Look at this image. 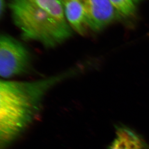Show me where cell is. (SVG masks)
I'll return each mask as SVG.
<instances>
[{"label": "cell", "instance_id": "8992f818", "mask_svg": "<svg viewBox=\"0 0 149 149\" xmlns=\"http://www.w3.org/2000/svg\"><path fill=\"white\" fill-rule=\"evenodd\" d=\"M61 2L70 27L79 34L84 35L88 28L81 0H61Z\"/></svg>", "mask_w": 149, "mask_h": 149}, {"label": "cell", "instance_id": "9c48e42d", "mask_svg": "<svg viewBox=\"0 0 149 149\" xmlns=\"http://www.w3.org/2000/svg\"><path fill=\"white\" fill-rule=\"evenodd\" d=\"M5 1L4 0H0V15L1 17H2L3 13L4 12L5 9Z\"/></svg>", "mask_w": 149, "mask_h": 149}, {"label": "cell", "instance_id": "ba28073f", "mask_svg": "<svg viewBox=\"0 0 149 149\" xmlns=\"http://www.w3.org/2000/svg\"><path fill=\"white\" fill-rule=\"evenodd\" d=\"M120 16L130 17L136 11L135 0H109Z\"/></svg>", "mask_w": 149, "mask_h": 149}, {"label": "cell", "instance_id": "52a82bcc", "mask_svg": "<svg viewBox=\"0 0 149 149\" xmlns=\"http://www.w3.org/2000/svg\"><path fill=\"white\" fill-rule=\"evenodd\" d=\"M61 22L69 24L60 0H30Z\"/></svg>", "mask_w": 149, "mask_h": 149}, {"label": "cell", "instance_id": "7a4b0ae2", "mask_svg": "<svg viewBox=\"0 0 149 149\" xmlns=\"http://www.w3.org/2000/svg\"><path fill=\"white\" fill-rule=\"evenodd\" d=\"M8 7L24 40L53 48L72 36L69 24L61 22L30 0H9Z\"/></svg>", "mask_w": 149, "mask_h": 149}, {"label": "cell", "instance_id": "6da1fadb", "mask_svg": "<svg viewBox=\"0 0 149 149\" xmlns=\"http://www.w3.org/2000/svg\"><path fill=\"white\" fill-rule=\"evenodd\" d=\"M86 63V65H87ZM85 63L33 81L1 79L0 144L5 149L17 139L39 115L47 94L59 83L84 71Z\"/></svg>", "mask_w": 149, "mask_h": 149}, {"label": "cell", "instance_id": "30bf717a", "mask_svg": "<svg viewBox=\"0 0 149 149\" xmlns=\"http://www.w3.org/2000/svg\"><path fill=\"white\" fill-rule=\"evenodd\" d=\"M136 1H139V0H135Z\"/></svg>", "mask_w": 149, "mask_h": 149}, {"label": "cell", "instance_id": "5b68a950", "mask_svg": "<svg viewBox=\"0 0 149 149\" xmlns=\"http://www.w3.org/2000/svg\"><path fill=\"white\" fill-rule=\"evenodd\" d=\"M116 130V136L108 149H149L142 137L127 125L120 124Z\"/></svg>", "mask_w": 149, "mask_h": 149}, {"label": "cell", "instance_id": "277c9868", "mask_svg": "<svg viewBox=\"0 0 149 149\" xmlns=\"http://www.w3.org/2000/svg\"><path fill=\"white\" fill-rule=\"evenodd\" d=\"M88 28L101 31L120 17L109 0H81Z\"/></svg>", "mask_w": 149, "mask_h": 149}, {"label": "cell", "instance_id": "3957f363", "mask_svg": "<svg viewBox=\"0 0 149 149\" xmlns=\"http://www.w3.org/2000/svg\"><path fill=\"white\" fill-rule=\"evenodd\" d=\"M31 54L27 47L13 37L3 34L0 38V75L4 80L31 71Z\"/></svg>", "mask_w": 149, "mask_h": 149}]
</instances>
